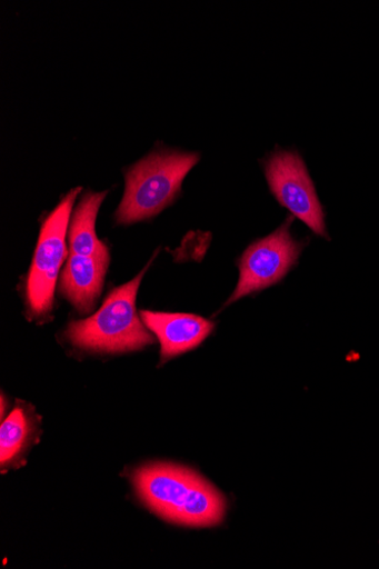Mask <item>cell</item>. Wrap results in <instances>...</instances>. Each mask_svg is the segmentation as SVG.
Here are the masks:
<instances>
[{
    "label": "cell",
    "mask_w": 379,
    "mask_h": 569,
    "mask_svg": "<svg viewBox=\"0 0 379 569\" xmlns=\"http://www.w3.org/2000/svg\"><path fill=\"white\" fill-rule=\"evenodd\" d=\"M199 153L158 149L127 172L123 200L117 212L120 224L150 219L170 206Z\"/></svg>",
    "instance_id": "obj_2"
},
{
    "label": "cell",
    "mask_w": 379,
    "mask_h": 569,
    "mask_svg": "<svg viewBox=\"0 0 379 569\" xmlns=\"http://www.w3.org/2000/svg\"><path fill=\"white\" fill-rule=\"evenodd\" d=\"M144 326L158 338L161 363L193 350L213 331L215 325L193 315L141 313Z\"/></svg>",
    "instance_id": "obj_7"
},
{
    "label": "cell",
    "mask_w": 379,
    "mask_h": 569,
    "mask_svg": "<svg viewBox=\"0 0 379 569\" xmlns=\"http://www.w3.org/2000/svg\"><path fill=\"white\" fill-rule=\"evenodd\" d=\"M81 188L71 190L42 224L27 282V299L32 315L50 312L58 277L67 257V236L72 209Z\"/></svg>",
    "instance_id": "obj_4"
},
{
    "label": "cell",
    "mask_w": 379,
    "mask_h": 569,
    "mask_svg": "<svg viewBox=\"0 0 379 569\" xmlns=\"http://www.w3.org/2000/svg\"><path fill=\"white\" fill-rule=\"evenodd\" d=\"M110 257L71 253L61 279V292L80 310L90 313L99 298Z\"/></svg>",
    "instance_id": "obj_8"
},
{
    "label": "cell",
    "mask_w": 379,
    "mask_h": 569,
    "mask_svg": "<svg viewBox=\"0 0 379 569\" xmlns=\"http://www.w3.org/2000/svg\"><path fill=\"white\" fill-rule=\"evenodd\" d=\"M144 503L162 519L184 527L211 528L223 522L227 500L196 472L171 463H153L133 476Z\"/></svg>",
    "instance_id": "obj_1"
},
{
    "label": "cell",
    "mask_w": 379,
    "mask_h": 569,
    "mask_svg": "<svg viewBox=\"0 0 379 569\" xmlns=\"http://www.w3.org/2000/svg\"><path fill=\"white\" fill-rule=\"evenodd\" d=\"M147 268L114 289L93 317L70 325L67 337L76 347L98 352H127L153 343L137 315L136 299Z\"/></svg>",
    "instance_id": "obj_3"
},
{
    "label": "cell",
    "mask_w": 379,
    "mask_h": 569,
    "mask_svg": "<svg viewBox=\"0 0 379 569\" xmlns=\"http://www.w3.org/2000/svg\"><path fill=\"white\" fill-rule=\"evenodd\" d=\"M38 435L36 413L30 406L20 403L0 429V465L3 473L23 467Z\"/></svg>",
    "instance_id": "obj_9"
},
{
    "label": "cell",
    "mask_w": 379,
    "mask_h": 569,
    "mask_svg": "<svg viewBox=\"0 0 379 569\" xmlns=\"http://www.w3.org/2000/svg\"><path fill=\"white\" fill-rule=\"evenodd\" d=\"M107 192H88L83 196L69 224L71 253L110 257V251L96 234V220Z\"/></svg>",
    "instance_id": "obj_10"
},
{
    "label": "cell",
    "mask_w": 379,
    "mask_h": 569,
    "mask_svg": "<svg viewBox=\"0 0 379 569\" xmlns=\"http://www.w3.org/2000/svg\"><path fill=\"white\" fill-rule=\"evenodd\" d=\"M263 169L270 191L292 217L328 238L321 202L299 152L278 149L265 160Z\"/></svg>",
    "instance_id": "obj_6"
},
{
    "label": "cell",
    "mask_w": 379,
    "mask_h": 569,
    "mask_svg": "<svg viewBox=\"0 0 379 569\" xmlns=\"http://www.w3.org/2000/svg\"><path fill=\"white\" fill-rule=\"evenodd\" d=\"M293 218H288L276 232L247 248L239 262L238 287L227 305L278 284L298 264L306 242L292 237Z\"/></svg>",
    "instance_id": "obj_5"
}]
</instances>
